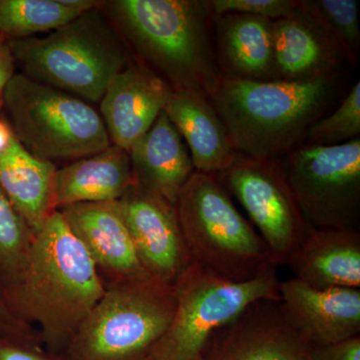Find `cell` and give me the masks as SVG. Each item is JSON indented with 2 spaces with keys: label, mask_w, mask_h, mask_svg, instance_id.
<instances>
[{
  "label": "cell",
  "mask_w": 360,
  "mask_h": 360,
  "mask_svg": "<svg viewBox=\"0 0 360 360\" xmlns=\"http://www.w3.org/2000/svg\"><path fill=\"white\" fill-rule=\"evenodd\" d=\"M104 291L94 260L58 210L35 232L20 277L4 295L45 349L61 356Z\"/></svg>",
  "instance_id": "6da1fadb"
},
{
  "label": "cell",
  "mask_w": 360,
  "mask_h": 360,
  "mask_svg": "<svg viewBox=\"0 0 360 360\" xmlns=\"http://www.w3.org/2000/svg\"><path fill=\"white\" fill-rule=\"evenodd\" d=\"M101 11L137 63L174 91L210 96L222 77L203 0H110Z\"/></svg>",
  "instance_id": "7a4b0ae2"
},
{
  "label": "cell",
  "mask_w": 360,
  "mask_h": 360,
  "mask_svg": "<svg viewBox=\"0 0 360 360\" xmlns=\"http://www.w3.org/2000/svg\"><path fill=\"white\" fill-rule=\"evenodd\" d=\"M340 77L258 82L222 75L210 101L236 153L276 160L303 143L312 124L323 117Z\"/></svg>",
  "instance_id": "3957f363"
},
{
  "label": "cell",
  "mask_w": 360,
  "mask_h": 360,
  "mask_svg": "<svg viewBox=\"0 0 360 360\" xmlns=\"http://www.w3.org/2000/svg\"><path fill=\"white\" fill-rule=\"evenodd\" d=\"M20 75L99 103L131 54L101 6L44 37L7 40Z\"/></svg>",
  "instance_id": "277c9868"
},
{
  "label": "cell",
  "mask_w": 360,
  "mask_h": 360,
  "mask_svg": "<svg viewBox=\"0 0 360 360\" xmlns=\"http://www.w3.org/2000/svg\"><path fill=\"white\" fill-rule=\"evenodd\" d=\"M175 206L191 260L213 276L245 283L276 265L214 174L194 172Z\"/></svg>",
  "instance_id": "5b68a950"
},
{
  "label": "cell",
  "mask_w": 360,
  "mask_h": 360,
  "mask_svg": "<svg viewBox=\"0 0 360 360\" xmlns=\"http://www.w3.org/2000/svg\"><path fill=\"white\" fill-rule=\"evenodd\" d=\"M174 288L153 278L110 284L63 360H155L156 347L172 324Z\"/></svg>",
  "instance_id": "8992f818"
},
{
  "label": "cell",
  "mask_w": 360,
  "mask_h": 360,
  "mask_svg": "<svg viewBox=\"0 0 360 360\" xmlns=\"http://www.w3.org/2000/svg\"><path fill=\"white\" fill-rule=\"evenodd\" d=\"M2 97L16 139L35 158L75 161L111 144L101 113L77 96L16 73Z\"/></svg>",
  "instance_id": "52a82bcc"
},
{
  "label": "cell",
  "mask_w": 360,
  "mask_h": 360,
  "mask_svg": "<svg viewBox=\"0 0 360 360\" xmlns=\"http://www.w3.org/2000/svg\"><path fill=\"white\" fill-rule=\"evenodd\" d=\"M277 266L252 281H225L191 262L175 281L176 307L156 347L155 360H202L215 331L260 300H281Z\"/></svg>",
  "instance_id": "ba28073f"
},
{
  "label": "cell",
  "mask_w": 360,
  "mask_h": 360,
  "mask_svg": "<svg viewBox=\"0 0 360 360\" xmlns=\"http://www.w3.org/2000/svg\"><path fill=\"white\" fill-rule=\"evenodd\" d=\"M285 156L281 167L309 226L359 229L360 139L302 144Z\"/></svg>",
  "instance_id": "9c48e42d"
},
{
  "label": "cell",
  "mask_w": 360,
  "mask_h": 360,
  "mask_svg": "<svg viewBox=\"0 0 360 360\" xmlns=\"http://www.w3.org/2000/svg\"><path fill=\"white\" fill-rule=\"evenodd\" d=\"M215 176L245 207L269 248L274 264H288L309 225L296 203L281 161L236 153L231 165Z\"/></svg>",
  "instance_id": "30bf717a"
},
{
  "label": "cell",
  "mask_w": 360,
  "mask_h": 360,
  "mask_svg": "<svg viewBox=\"0 0 360 360\" xmlns=\"http://www.w3.org/2000/svg\"><path fill=\"white\" fill-rule=\"evenodd\" d=\"M115 202L148 276L174 286L193 262L176 206L135 182Z\"/></svg>",
  "instance_id": "8fae6325"
},
{
  "label": "cell",
  "mask_w": 360,
  "mask_h": 360,
  "mask_svg": "<svg viewBox=\"0 0 360 360\" xmlns=\"http://www.w3.org/2000/svg\"><path fill=\"white\" fill-rule=\"evenodd\" d=\"M202 360H314L311 345L286 319L281 300L251 303L215 331Z\"/></svg>",
  "instance_id": "7c38bea8"
},
{
  "label": "cell",
  "mask_w": 360,
  "mask_h": 360,
  "mask_svg": "<svg viewBox=\"0 0 360 360\" xmlns=\"http://www.w3.org/2000/svg\"><path fill=\"white\" fill-rule=\"evenodd\" d=\"M58 212L94 260L104 285L153 278L142 266L115 201L79 203Z\"/></svg>",
  "instance_id": "4fadbf2b"
},
{
  "label": "cell",
  "mask_w": 360,
  "mask_h": 360,
  "mask_svg": "<svg viewBox=\"0 0 360 360\" xmlns=\"http://www.w3.org/2000/svg\"><path fill=\"white\" fill-rule=\"evenodd\" d=\"M172 91L162 78L130 59L111 78L99 103L111 144L129 151L165 110Z\"/></svg>",
  "instance_id": "5bb4252c"
},
{
  "label": "cell",
  "mask_w": 360,
  "mask_h": 360,
  "mask_svg": "<svg viewBox=\"0 0 360 360\" xmlns=\"http://www.w3.org/2000/svg\"><path fill=\"white\" fill-rule=\"evenodd\" d=\"M286 319L311 347L360 335V288H312L297 278L279 285Z\"/></svg>",
  "instance_id": "9a60e30c"
},
{
  "label": "cell",
  "mask_w": 360,
  "mask_h": 360,
  "mask_svg": "<svg viewBox=\"0 0 360 360\" xmlns=\"http://www.w3.org/2000/svg\"><path fill=\"white\" fill-rule=\"evenodd\" d=\"M298 6V4H297ZM274 80L309 82L341 77L347 59L335 40L302 11L274 20Z\"/></svg>",
  "instance_id": "2e32d148"
},
{
  "label": "cell",
  "mask_w": 360,
  "mask_h": 360,
  "mask_svg": "<svg viewBox=\"0 0 360 360\" xmlns=\"http://www.w3.org/2000/svg\"><path fill=\"white\" fill-rule=\"evenodd\" d=\"M315 288H360V231L309 226L288 264Z\"/></svg>",
  "instance_id": "e0dca14e"
},
{
  "label": "cell",
  "mask_w": 360,
  "mask_h": 360,
  "mask_svg": "<svg viewBox=\"0 0 360 360\" xmlns=\"http://www.w3.org/2000/svg\"><path fill=\"white\" fill-rule=\"evenodd\" d=\"M129 153L135 184L176 205L195 169L184 139L165 110Z\"/></svg>",
  "instance_id": "ac0fdd59"
},
{
  "label": "cell",
  "mask_w": 360,
  "mask_h": 360,
  "mask_svg": "<svg viewBox=\"0 0 360 360\" xmlns=\"http://www.w3.org/2000/svg\"><path fill=\"white\" fill-rule=\"evenodd\" d=\"M217 65L224 77L274 80V20L250 14L212 16Z\"/></svg>",
  "instance_id": "d6986e66"
},
{
  "label": "cell",
  "mask_w": 360,
  "mask_h": 360,
  "mask_svg": "<svg viewBox=\"0 0 360 360\" xmlns=\"http://www.w3.org/2000/svg\"><path fill=\"white\" fill-rule=\"evenodd\" d=\"M134 184L129 151L108 148L56 170L54 198L58 210L79 203L112 202Z\"/></svg>",
  "instance_id": "ffe728a7"
},
{
  "label": "cell",
  "mask_w": 360,
  "mask_h": 360,
  "mask_svg": "<svg viewBox=\"0 0 360 360\" xmlns=\"http://www.w3.org/2000/svg\"><path fill=\"white\" fill-rule=\"evenodd\" d=\"M165 112L188 146L195 172L215 175L231 165L236 151L208 97L172 91Z\"/></svg>",
  "instance_id": "44dd1931"
},
{
  "label": "cell",
  "mask_w": 360,
  "mask_h": 360,
  "mask_svg": "<svg viewBox=\"0 0 360 360\" xmlns=\"http://www.w3.org/2000/svg\"><path fill=\"white\" fill-rule=\"evenodd\" d=\"M56 167L35 158L16 136L0 153V188L33 233L58 212L54 198Z\"/></svg>",
  "instance_id": "7402d4cb"
},
{
  "label": "cell",
  "mask_w": 360,
  "mask_h": 360,
  "mask_svg": "<svg viewBox=\"0 0 360 360\" xmlns=\"http://www.w3.org/2000/svg\"><path fill=\"white\" fill-rule=\"evenodd\" d=\"M84 13L59 0H0V35L7 40L37 37L68 25Z\"/></svg>",
  "instance_id": "603a6c76"
},
{
  "label": "cell",
  "mask_w": 360,
  "mask_h": 360,
  "mask_svg": "<svg viewBox=\"0 0 360 360\" xmlns=\"http://www.w3.org/2000/svg\"><path fill=\"white\" fill-rule=\"evenodd\" d=\"M297 7L335 40L347 63H357L360 30L356 0H300Z\"/></svg>",
  "instance_id": "cb8c5ba5"
},
{
  "label": "cell",
  "mask_w": 360,
  "mask_h": 360,
  "mask_svg": "<svg viewBox=\"0 0 360 360\" xmlns=\"http://www.w3.org/2000/svg\"><path fill=\"white\" fill-rule=\"evenodd\" d=\"M34 233L0 188V288L2 292L20 277Z\"/></svg>",
  "instance_id": "d4e9b609"
},
{
  "label": "cell",
  "mask_w": 360,
  "mask_h": 360,
  "mask_svg": "<svg viewBox=\"0 0 360 360\" xmlns=\"http://www.w3.org/2000/svg\"><path fill=\"white\" fill-rule=\"evenodd\" d=\"M360 82L352 86L331 115L319 118L307 132L304 144L338 146L359 139Z\"/></svg>",
  "instance_id": "484cf974"
},
{
  "label": "cell",
  "mask_w": 360,
  "mask_h": 360,
  "mask_svg": "<svg viewBox=\"0 0 360 360\" xmlns=\"http://www.w3.org/2000/svg\"><path fill=\"white\" fill-rule=\"evenodd\" d=\"M212 16L227 13L250 14L276 20L285 18L295 11V0H208Z\"/></svg>",
  "instance_id": "4316f807"
},
{
  "label": "cell",
  "mask_w": 360,
  "mask_h": 360,
  "mask_svg": "<svg viewBox=\"0 0 360 360\" xmlns=\"http://www.w3.org/2000/svg\"><path fill=\"white\" fill-rule=\"evenodd\" d=\"M0 360H63L47 352L39 340L0 333Z\"/></svg>",
  "instance_id": "83f0119b"
},
{
  "label": "cell",
  "mask_w": 360,
  "mask_h": 360,
  "mask_svg": "<svg viewBox=\"0 0 360 360\" xmlns=\"http://www.w3.org/2000/svg\"><path fill=\"white\" fill-rule=\"evenodd\" d=\"M314 360H360V335L333 343L311 347Z\"/></svg>",
  "instance_id": "f1b7e54d"
},
{
  "label": "cell",
  "mask_w": 360,
  "mask_h": 360,
  "mask_svg": "<svg viewBox=\"0 0 360 360\" xmlns=\"http://www.w3.org/2000/svg\"><path fill=\"white\" fill-rule=\"evenodd\" d=\"M0 333L22 338L39 340L37 329L20 321L9 309L0 288Z\"/></svg>",
  "instance_id": "f546056e"
},
{
  "label": "cell",
  "mask_w": 360,
  "mask_h": 360,
  "mask_svg": "<svg viewBox=\"0 0 360 360\" xmlns=\"http://www.w3.org/2000/svg\"><path fill=\"white\" fill-rule=\"evenodd\" d=\"M16 63L7 39L0 35V96L15 73Z\"/></svg>",
  "instance_id": "4dcf8cb0"
},
{
  "label": "cell",
  "mask_w": 360,
  "mask_h": 360,
  "mask_svg": "<svg viewBox=\"0 0 360 360\" xmlns=\"http://www.w3.org/2000/svg\"><path fill=\"white\" fill-rule=\"evenodd\" d=\"M15 134H14L13 127L8 120L0 113V153H4L11 146Z\"/></svg>",
  "instance_id": "1f68e13d"
},
{
  "label": "cell",
  "mask_w": 360,
  "mask_h": 360,
  "mask_svg": "<svg viewBox=\"0 0 360 360\" xmlns=\"http://www.w3.org/2000/svg\"><path fill=\"white\" fill-rule=\"evenodd\" d=\"M4 110V97L0 96V113Z\"/></svg>",
  "instance_id": "d6a6232c"
}]
</instances>
